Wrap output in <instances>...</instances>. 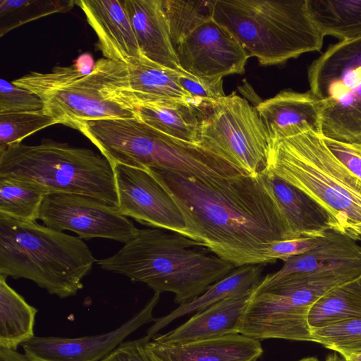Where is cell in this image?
Returning a JSON list of instances; mask_svg holds the SVG:
<instances>
[{
	"label": "cell",
	"instance_id": "cell-30",
	"mask_svg": "<svg viewBox=\"0 0 361 361\" xmlns=\"http://www.w3.org/2000/svg\"><path fill=\"white\" fill-rule=\"evenodd\" d=\"M173 47L212 17V0H162Z\"/></svg>",
	"mask_w": 361,
	"mask_h": 361
},
{
	"label": "cell",
	"instance_id": "cell-33",
	"mask_svg": "<svg viewBox=\"0 0 361 361\" xmlns=\"http://www.w3.org/2000/svg\"><path fill=\"white\" fill-rule=\"evenodd\" d=\"M58 122L43 110L0 114V149L21 143L32 133Z\"/></svg>",
	"mask_w": 361,
	"mask_h": 361
},
{
	"label": "cell",
	"instance_id": "cell-17",
	"mask_svg": "<svg viewBox=\"0 0 361 361\" xmlns=\"http://www.w3.org/2000/svg\"><path fill=\"white\" fill-rule=\"evenodd\" d=\"M262 171L295 238L322 236L330 231L344 232L332 214L308 194L266 170Z\"/></svg>",
	"mask_w": 361,
	"mask_h": 361
},
{
	"label": "cell",
	"instance_id": "cell-6",
	"mask_svg": "<svg viewBox=\"0 0 361 361\" xmlns=\"http://www.w3.org/2000/svg\"><path fill=\"white\" fill-rule=\"evenodd\" d=\"M212 16L262 66L323 47L324 37L310 16L307 0H212Z\"/></svg>",
	"mask_w": 361,
	"mask_h": 361
},
{
	"label": "cell",
	"instance_id": "cell-15",
	"mask_svg": "<svg viewBox=\"0 0 361 361\" xmlns=\"http://www.w3.org/2000/svg\"><path fill=\"white\" fill-rule=\"evenodd\" d=\"M97 36L96 46L104 58L128 63L141 51L124 0L75 1Z\"/></svg>",
	"mask_w": 361,
	"mask_h": 361
},
{
	"label": "cell",
	"instance_id": "cell-28",
	"mask_svg": "<svg viewBox=\"0 0 361 361\" xmlns=\"http://www.w3.org/2000/svg\"><path fill=\"white\" fill-rule=\"evenodd\" d=\"M361 318V276L338 285L322 296L310 310L311 329Z\"/></svg>",
	"mask_w": 361,
	"mask_h": 361
},
{
	"label": "cell",
	"instance_id": "cell-18",
	"mask_svg": "<svg viewBox=\"0 0 361 361\" xmlns=\"http://www.w3.org/2000/svg\"><path fill=\"white\" fill-rule=\"evenodd\" d=\"M253 290L220 300L174 329L155 335L152 340L161 344L178 345L238 334L239 323Z\"/></svg>",
	"mask_w": 361,
	"mask_h": 361
},
{
	"label": "cell",
	"instance_id": "cell-34",
	"mask_svg": "<svg viewBox=\"0 0 361 361\" xmlns=\"http://www.w3.org/2000/svg\"><path fill=\"white\" fill-rule=\"evenodd\" d=\"M43 109L42 100L35 93L12 82L0 80V114L35 112Z\"/></svg>",
	"mask_w": 361,
	"mask_h": 361
},
{
	"label": "cell",
	"instance_id": "cell-4",
	"mask_svg": "<svg viewBox=\"0 0 361 361\" xmlns=\"http://www.w3.org/2000/svg\"><path fill=\"white\" fill-rule=\"evenodd\" d=\"M267 171L302 190L327 209L345 233L361 240V180L310 126L271 142Z\"/></svg>",
	"mask_w": 361,
	"mask_h": 361
},
{
	"label": "cell",
	"instance_id": "cell-38",
	"mask_svg": "<svg viewBox=\"0 0 361 361\" xmlns=\"http://www.w3.org/2000/svg\"><path fill=\"white\" fill-rule=\"evenodd\" d=\"M324 140L332 154L361 180V142L345 143L325 137Z\"/></svg>",
	"mask_w": 361,
	"mask_h": 361
},
{
	"label": "cell",
	"instance_id": "cell-8",
	"mask_svg": "<svg viewBox=\"0 0 361 361\" xmlns=\"http://www.w3.org/2000/svg\"><path fill=\"white\" fill-rule=\"evenodd\" d=\"M360 276L361 269H348L305 282H259L250 296L238 334L259 341H313L308 324L313 304L333 288Z\"/></svg>",
	"mask_w": 361,
	"mask_h": 361
},
{
	"label": "cell",
	"instance_id": "cell-26",
	"mask_svg": "<svg viewBox=\"0 0 361 361\" xmlns=\"http://www.w3.org/2000/svg\"><path fill=\"white\" fill-rule=\"evenodd\" d=\"M322 103V135L341 142L360 143L361 82L337 99Z\"/></svg>",
	"mask_w": 361,
	"mask_h": 361
},
{
	"label": "cell",
	"instance_id": "cell-25",
	"mask_svg": "<svg viewBox=\"0 0 361 361\" xmlns=\"http://www.w3.org/2000/svg\"><path fill=\"white\" fill-rule=\"evenodd\" d=\"M37 312L0 275V348L17 350L32 338Z\"/></svg>",
	"mask_w": 361,
	"mask_h": 361
},
{
	"label": "cell",
	"instance_id": "cell-36",
	"mask_svg": "<svg viewBox=\"0 0 361 361\" xmlns=\"http://www.w3.org/2000/svg\"><path fill=\"white\" fill-rule=\"evenodd\" d=\"M326 234L317 237H300L275 242L271 245L267 252L268 260L269 263L275 262L277 259L285 262L290 257L305 253L319 245Z\"/></svg>",
	"mask_w": 361,
	"mask_h": 361
},
{
	"label": "cell",
	"instance_id": "cell-3",
	"mask_svg": "<svg viewBox=\"0 0 361 361\" xmlns=\"http://www.w3.org/2000/svg\"><path fill=\"white\" fill-rule=\"evenodd\" d=\"M199 242L161 228L139 229L113 256L97 260L104 270L147 284L154 292L173 293L179 305L202 294L235 268L199 249Z\"/></svg>",
	"mask_w": 361,
	"mask_h": 361
},
{
	"label": "cell",
	"instance_id": "cell-40",
	"mask_svg": "<svg viewBox=\"0 0 361 361\" xmlns=\"http://www.w3.org/2000/svg\"><path fill=\"white\" fill-rule=\"evenodd\" d=\"M343 361H361V353L342 357Z\"/></svg>",
	"mask_w": 361,
	"mask_h": 361
},
{
	"label": "cell",
	"instance_id": "cell-22",
	"mask_svg": "<svg viewBox=\"0 0 361 361\" xmlns=\"http://www.w3.org/2000/svg\"><path fill=\"white\" fill-rule=\"evenodd\" d=\"M132 90L140 104L178 101L197 106L179 82L180 71L147 59L142 54L127 63Z\"/></svg>",
	"mask_w": 361,
	"mask_h": 361
},
{
	"label": "cell",
	"instance_id": "cell-39",
	"mask_svg": "<svg viewBox=\"0 0 361 361\" xmlns=\"http://www.w3.org/2000/svg\"><path fill=\"white\" fill-rule=\"evenodd\" d=\"M0 361H29L25 354L17 350L0 348Z\"/></svg>",
	"mask_w": 361,
	"mask_h": 361
},
{
	"label": "cell",
	"instance_id": "cell-2",
	"mask_svg": "<svg viewBox=\"0 0 361 361\" xmlns=\"http://www.w3.org/2000/svg\"><path fill=\"white\" fill-rule=\"evenodd\" d=\"M12 82L37 95L43 111L77 129L82 122L139 118L140 104L132 90L126 63L104 57L94 63L90 54L49 73L31 72Z\"/></svg>",
	"mask_w": 361,
	"mask_h": 361
},
{
	"label": "cell",
	"instance_id": "cell-27",
	"mask_svg": "<svg viewBox=\"0 0 361 361\" xmlns=\"http://www.w3.org/2000/svg\"><path fill=\"white\" fill-rule=\"evenodd\" d=\"M308 13L324 37H361V0H307Z\"/></svg>",
	"mask_w": 361,
	"mask_h": 361
},
{
	"label": "cell",
	"instance_id": "cell-29",
	"mask_svg": "<svg viewBox=\"0 0 361 361\" xmlns=\"http://www.w3.org/2000/svg\"><path fill=\"white\" fill-rule=\"evenodd\" d=\"M48 194L42 188L30 182L0 176V216L35 222Z\"/></svg>",
	"mask_w": 361,
	"mask_h": 361
},
{
	"label": "cell",
	"instance_id": "cell-19",
	"mask_svg": "<svg viewBox=\"0 0 361 361\" xmlns=\"http://www.w3.org/2000/svg\"><path fill=\"white\" fill-rule=\"evenodd\" d=\"M142 54L162 66L181 71L162 0H124Z\"/></svg>",
	"mask_w": 361,
	"mask_h": 361
},
{
	"label": "cell",
	"instance_id": "cell-10",
	"mask_svg": "<svg viewBox=\"0 0 361 361\" xmlns=\"http://www.w3.org/2000/svg\"><path fill=\"white\" fill-rule=\"evenodd\" d=\"M38 219L59 231H73L80 238L111 239L126 243L139 232L116 207L87 196L49 193L42 204Z\"/></svg>",
	"mask_w": 361,
	"mask_h": 361
},
{
	"label": "cell",
	"instance_id": "cell-24",
	"mask_svg": "<svg viewBox=\"0 0 361 361\" xmlns=\"http://www.w3.org/2000/svg\"><path fill=\"white\" fill-rule=\"evenodd\" d=\"M139 118L169 136L194 143L199 142L202 109L189 103L165 101L142 104Z\"/></svg>",
	"mask_w": 361,
	"mask_h": 361
},
{
	"label": "cell",
	"instance_id": "cell-41",
	"mask_svg": "<svg viewBox=\"0 0 361 361\" xmlns=\"http://www.w3.org/2000/svg\"><path fill=\"white\" fill-rule=\"evenodd\" d=\"M324 361H343V360L336 355H330Z\"/></svg>",
	"mask_w": 361,
	"mask_h": 361
},
{
	"label": "cell",
	"instance_id": "cell-7",
	"mask_svg": "<svg viewBox=\"0 0 361 361\" xmlns=\"http://www.w3.org/2000/svg\"><path fill=\"white\" fill-rule=\"evenodd\" d=\"M0 176L35 184L48 193L93 197L117 207L113 166L103 155L66 142L43 139L0 149Z\"/></svg>",
	"mask_w": 361,
	"mask_h": 361
},
{
	"label": "cell",
	"instance_id": "cell-42",
	"mask_svg": "<svg viewBox=\"0 0 361 361\" xmlns=\"http://www.w3.org/2000/svg\"><path fill=\"white\" fill-rule=\"evenodd\" d=\"M298 361H320V360L315 357H305L301 360H299Z\"/></svg>",
	"mask_w": 361,
	"mask_h": 361
},
{
	"label": "cell",
	"instance_id": "cell-37",
	"mask_svg": "<svg viewBox=\"0 0 361 361\" xmlns=\"http://www.w3.org/2000/svg\"><path fill=\"white\" fill-rule=\"evenodd\" d=\"M146 336L121 343L101 361H168L155 353L147 345Z\"/></svg>",
	"mask_w": 361,
	"mask_h": 361
},
{
	"label": "cell",
	"instance_id": "cell-9",
	"mask_svg": "<svg viewBox=\"0 0 361 361\" xmlns=\"http://www.w3.org/2000/svg\"><path fill=\"white\" fill-rule=\"evenodd\" d=\"M201 109L198 144L248 175L265 169L271 142L256 107L233 92Z\"/></svg>",
	"mask_w": 361,
	"mask_h": 361
},
{
	"label": "cell",
	"instance_id": "cell-11",
	"mask_svg": "<svg viewBox=\"0 0 361 361\" xmlns=\"http://www.w3.org/2000/svg\"><path fill=\"white\" fill-rule=\"evenodd\" d=\"M180 68L202 79L243 74L249 55L235 37L212 17L175 47Z\"/></svg>",
	"mask_w": 361,
	"mask_h": 361
},
{
	"label": "cell",
	"instance_id": "cell-16",
	"mask_svg": "<svg viewBox=\"0 0 361 361\" xmlns=\"http://www.w3.org/2000/svg\"><path fill=\"white\" fill-rule=\"evenodd\" d=\"M310 91L320 101L335 99L361 82V37L331 44L307 70Z\"/></svg>",
	"mask_w": 361,
	"mask_h": 361
},
{
	"label": "cell",
	"instance_id": "cell-31",
	"mask_svg": "<svg viewBox=\"0 0 361 361\" xmlns=\"http://www.w3.org/2000/svg\"><path fill=\"white\" fill-rule=\"evenodd\" d=\"M75 1L0 0V36L27 22L69 11Z\"/></svg>",
	"mask_w": 361,
	"mask_h": 361
},
{
	"label": "cell",
	"instance_id": "cell-5",
	"mask_svg": "<svg viewBox=\"0 0 361 361\" xmlns=\"http://www.w3.org/2000/svg\"><path fill=\"white\" fill-rule=\"evenodd\" d=\"M97 260L78 236L0 216V275L26 279L63 299L82 288Z\"/></svg>",
	"mask_w": 361,
	"mask_h": 361
},
{
	"label": "cell",
	"instance_id": "cell-1",
	"mask_svg": "<svg viewBox=\"0 0 361 361\" xmlns=\"http://www.w3.org/2000/svg\"><path fill=\"white\" fill-rule=\"evenodd\" d=\"M170 195L184 219L181 235L235 267L269 264L271 245L296 238L265 180L257 176L200 178L146 169Z\"/></svg>",
	"mask_w": 361,
	"mask_h": 361
},
{
	"label": "cell",
	"instance_id": "cell-32",
	"mask_svg": "<svg viewBox=\"0 0 361 361\" xmlns=\"http://www.w3.org/2000/svg\"><path fill=\"white\" fill-rule=\"evenodd\" d=\"M313 342L339 353L341 357L361 353V318L311 329Z\"/></svg>",
	"mask_w": 361,
	"mask_h": 361
},
{
	"label": "cell",
	"instance_id": "cell-35",
	"mask_svg": "<svg viewBox=\"0 0 361 361\" xmlns=\"http://www.w3.org/2000/svg\"><path fill=\"white\" fill-rule=\"evenodd\" d=\"M178 79L182 87L192 97L197 107L200 109L226 95L223 88V78L202 79L181 70Z\"/></svg>",
	"mask_w": 361,
	"mask_h": 361
},
{
	"label": "cell",
	"instance_id": "cell-23",
	"mask_svg": "<svg viewBox=\"0 0 361 361\" xmlns=\"http://www.w3.org/2000/svg\"><path fill=\"white\" fill-rule=\"evenodd\" d=\"M262 265L250 264L235 268L227 276L211 285L200 295L179 305L167 315L157 318L146 336L151 339L159 331L176 319L202 311L226 298L252 290L262 279Z\"/></svg>",
	"mask_w": 361,
	"mask_h": 361
},
{
	"label": "cell",
	"instance_id": "cell-13",
	"mask_svg": "<svg viewBox=\"0 0 361 361\" xmlns=\"http://www.w3.org/2000/svg\"><path fill=\"white\" fill-rule=\"evenodd\" d=\"M160 294L154 292L139 312L114 330L78 338L35 336L21 345L24 354L29 361H101L140 327L155 321L152 312Z\"/></svg>",
	"mask_w": 361,
	"mask_h": 361
},
{
	"label": "cell",
	"instance_id": "cell-21",
	"mask_svg": "<svg viewBox=\"0 0 361 361\" xmlns=\"http://www.w3.org/2000/svg\"><path fill=\"white\" fill-rule=\"evenodd\" d=\"M148 347L168 361H257L263 353L259 340L241 334L178 345L148 340Z\"/></svg>",
	"mask_w": 361,
	"mask_h": 361
},
{
	"label": "cell",
	"instance_id": "cell-14",
	"mask_svg": "<svg viewBox=\"0 0 361 361\" xmlns=\"http://www.w3.org/2000/svg\"><path fill=\"white\" fill-rule=\"evenodd\" d=\"M283 262L279 271L266 275L260 283L305 282L338 270L361 269V245L343 231H330L317 247Z\"/></svg>",
	"mask_w": 361,
	"mask_h": 361
},
{
	"label": "cell",
	"instance_id": "cell-12",
	"mask_svg": "<svg viewBox=\"0 0 361 361\" xmlns=\"http://www.w3.org/2000/svg\"><path fill=\"white\" fill-rule=\"evenodd\" d=\"M118 212L141 224L181 234L184 219L170 195L146 170L116 164L112 166Z\"/></svg>",
	"mask_w": 361,
	"mask_h": 361
},
{
	"label": "cell",
	"instance_id": "cell-20",
	"mask_svg": "<svg viewBox=\"0 0 361 361\" xmlns=\"http://www.w3.org/2000/svg\"><path fill=\"white\" fill-rule=\"evenodd\" d=\"M322 106V101L310 90H283L259 102L256 109L273 142L290 135L300 126H308L321 134Z\"/></svg>",
	"mask_w": 361,
	"mask_h": 361
}]
</instances>
